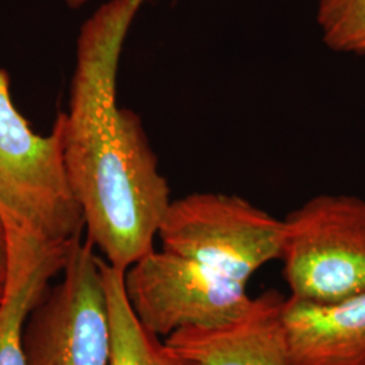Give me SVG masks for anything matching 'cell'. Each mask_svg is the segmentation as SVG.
<instances>
[{
    "instance_id": "cell-1",
    "label": "cell",
    "mask_w": 365,
    "mask_h": 365,
    "mask_svg": "<svg viewBox=\"0 0 365 365\" xmlns=\"http://www.w3.org/2000/svg\"><path fill=\"white\" fill-rule=\"evenodd\" d=\"M146 1L108 0L83 24L69 108L60 114L66 178L87 240L123 272L155 250L172 202L141 118L117 102L123 45Z\"/></svg>"
},
{
    "instance_id": "cell-2",
    "label": "cell",
    "mask_w": 365,
    "mask_h": 365,
    "mask_svg": "<svg viewBox=\"0 0 365 365\" xmlns=\"http://www.w3.org/2000/svg\"><path fill=\"white\" fill-rule=\"evenodd\" d=\"M0 220L9 241L71 248L84 220L66 178L63 120L41 135L16 110L10 78L0 69Z\"/></svg>"
},
{
    "instance_id": "cell-3",
    "label": "cell",
    "mask_w": 365,
    "mask_h": 365,
    "mask_svg": "<svg viewBox=\"0 0 365 365\" xmlns=\"http://www.w3.org/2000/svg\"><path fill=\"white\" fill-rule=\"evenodd\" d=\"M283 221L291 298L333 303L365 294V199L314 196Z\"/></svg>"
},
{
    "instance_id": "cell-4",
    "label": "cell",
    "mask_w": 365,
    "mask_h": 365,
    "mask_svg": "<svg viewBox=\"0 0 365 365\" xmlns=\"http://www.w3.org/2000/svg\"><path fill=\"white\" fill-rule=\"evenodd\" d=\"M157 237L164 250L247 284L280 259L284 221L241 196L194 192L170 202Z\"/></svg>"
},
{
    "instance_id": "cell-5",
    "label": "cell",
    "mask_w": 365,
    "mask_h": 365,
    "mask_svg": "<svg viewBox=\"0 0 365 365\" xmlns=\"http://www.w3.org/2000/svg\"><path fill=\"white\" fill-rule=\"evenodd\" d=\"M61 274L27 319V365H108L111 333L102 257L88 240L72 245Z\"/></svg>"
},
{
    "instance_id": "cell-6",
    "label": "cell",
    "mask_w": 365,
    "mask_h": 365,
    "mask_svg": "<svg viewBox=\"0 0 365 365\" xmlns=\"http://www.w3.org/2000/svg\"><path fill=\"white\" fill-rule=\"evenodd\" d=\"M125 289L143 327L165 339L182 329L229 324L252 302L247 284L164 249L131 265Z\"/></svg>"
},
{
    "instance_id": "cell-7",
    "label": "cell",
    "mask_w": 365,
    "mask_h": 365,
    "mask_svg": "<svg viewBox=\"0 0 365 365\" xmlns=\"http://www.w3.org/2000/svg\"><path fill=\"white\" fill-rule=\"evenodd\" d=\"M286 298L268 289L247 312L217 327H190L164 341L170 356L187 365H291L283 321Z\"/></svg>"
},
{
    "instance_id": "cell-8",
    "label": "cell",
    "mask_w": 365,
    "mask_h": 365,
    "mask_svg": "<svg viewBox=\"0 0 365 365\" xmlns=\"http://www.w3.org/2000/svg\"><path fill=\"white\" fill-rule=\"evenodd\" d=\"M283 321L291 365H365V294L333 303L289 297Z\"/></svg>"
},
{
    "instance_id": "cell-9",
    "label": "cell",
    "mask_w": 365,
    "mask_h": 365,
    "mask_svg": "<svg viewBox=\"0 0 365 365\" xmlns=\"http://www.w3.org/2000/svg\"><path fill=\"white\" fill-rule=\"evenodd\" d=\"M10 272L0 302V365H27L25 327L49 283L66 267L69 249L11 241Z\"/></svg>"
},
{
    "instance_id": "cell-10",
    "label": "cell",
    "mask_w": 365,
    "mask_h": 365,
    "mask_svg": "<svg viewBox=\"0 0 365 365\" xmlns=\"http://www.w3.org/2000/svg\"><path fill=\"white\" fill-rule=\"evenodd\" d=\"M102 274L111 333L108 365H184L138 321L126 295L125 272L102 257Z\"/></svg>"
},
{
    "instance_id": "cell-11",
    "label": "cell",
    "mask_w": 365,
    "mask_h": 365,
    "mask_svg": "<svg viewBox=\"0 0 365 365\" xmlns=\"http://www.w3.org/2000/svg\"><path fill=\"white\" fill-rule=\"evenodd\" d=\"M317 24L330 51L365 54V0H318Z\"/></svg>"
},
{
    "instance_id": "cell-12",
    "label": "cell",
    "mask_w": 365,
    "mask_h": 365,
    "mask_svg": "<svg viewBox=\"0 0 365 365\" xmlns=\"http://www.w3.org/2000/svg\"><path fill=\"white\" fill-rule=\"evenodd\" d=\"M10 272V245L4 223L0 220V302L6 294Z\"/></svg>"
},
{
    "instance_id": "cell-13",
    "label": "cell",
    "mask_w": 365,
    "mask_h": 365,
    "mask_svg": "<svg viewBox=\"0 0 365 365\" xmlns=\"http://www.w3.org/2000/svg\"><path fill=\"white\" fill-rule=\"evenodd\" d=\"M64 1H66V6L71 7V9H80L91 0H64Z\"/></svg>"
},
{
    "instance_id": "cell-14",
    "label": "cell",
    "mask_w": 365,
    "mask_h": 365,
    "mask_svg": "<svg viewBox=\"0 0 365 365\" xmlns=\"http://www.w3.org/2000/svg\"><path fill=\"white\" fill-rule=\"evenodd\" d=\"M184 365H187V364H184Z\"/></svg>"
}]
</instances>
